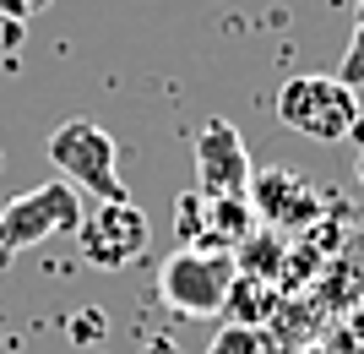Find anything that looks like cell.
<instances>
[{"instance_id": "7c38bea8", "label": "cell", "mask_w": 364, "mask_h": 354, "mask_svg": "<svg viewBox=\"0 0 364 354\" xmlns=\"http://www.w3.org/2000/svg\"><path fill=\"white\" fill-rule=\"evenodd\" d=\"M337 82H348L353 93L364 88V0H353V33L343 49V66H337Z\"/></svg>"}, {"instance_id": "277c9868", "label": "cell", "mask_w": 364, "mask_h": 354, "mask_svg": "<svg viewBox=\"0 0 364 354\" xmlns=\"http://www.w3.org/2000/svg\"><path fill=\"white\" fill-rule=\"evenodd\" d=\"M234 256L228 251H174L164 267H158V294H164V306H174L180 316L191 322H207L218 316L228 300V283H234Z\"/></svg>"}, {"instance_id": "3957f363", "label": "cell", "mask_w": 364, "mask_h": 354, "mask_svg": "<svg viewBox=\"0 0 364 354\" xmlns=\"http://www.w3.org/2000/svg\"><path fill=\"white\" fill-rule=\"evenodd\" d=\"M82 218H87L82 213V191L71 180H44L33 191H22V197H11L0 207V267L11 262L16 251L49 240V234H76Z\"/></svg>"}, {"instance_id": "9a60e30c", "label": "cell", "mask_w": 364, "mask_h": 354, "mask_svg": "<svg viewBox=\"0 0 364 354\" xmlns=\"http://www.w3.org/2000/svg\"><path fill=\"white\" fill-rule=\"evenodd\" d=\"M28 38V22H16V16H0V49H22Z\"/></svg>"}, {"instance_id": "8fae6325", "label": "cell", "mask_w": 364, "mask_h": 354, "mask_svg": "<svg viewBox=\"0 0 364 354\" xmlns=\"http://www.w3.org/2000/svg\"><path fill=\"white\" fill-rule=\"evenodd\" d=\"M174 218H180V224H174V229H180V246L196 251L201 234H207V197H201V191H185V197L174 202Z\"/></svg>"}, {"instance_id": "5bb4252c", "label": "cell", "mask_w": 364, "mask_h": 354, "mask_svg": "<svg viewBox=\"0 0 364 354\" xmlns=\"http://www.w3.org/2000/svg\"><path fill=\"white\" fill-rule=\"evenodd\" d=\"M55 0H0V16H16V22H38Z\"/></svg>"}, {"instance_id": "ba28073f", "label": "cell", "mask_w": 364, "mask_h": 354, "mask_svg": "<svg viewBox=\"0 0 364 354\" xmlns=\"http://www.w3.org/2000/svg\"><path fill=\"white\" fill-rule=\"evenodd\" d=\"M250 229H256L250 197H207V234H201L196 251H228V256H234V246H240Z\"/></svg>"}, {"instance_id": "30bf717a", "label": "cell", "mask_w": 364, "mask_h": 354, "mask_svg": "<svg viewBox=\"0 0 364 354\" xmlns=\"http://www.w3.org/2000/svg\"><path fill=\"white\" fill-rule=\"evenodd\" d=\"M272 306H277V294H272V283H267V278H245V273H234L223 311H228L240 327H261L267 316H272Z\"/></svg>"}, {"instance_id": "2e32d148", "label": "cell", "mask_w": 364, "mask_h": 354, "mask_svg": "<svg viewBox=\"0 0 364 354\" xmlns=\"http://www.w3.org/2000/svg\"><path fill=\"white\" fill-rule=\"evenodd\" d=\"M71 333L76 338H98V333H104V316H87V322H76Z\"/></svg>"}, {"instance_id": "7a4b0ae2", "label": "cell", "mask_w": 364, "mask_h": 354, "mask_svg": "<svg viewBox=\"0 0 364 354\" xmlns=\"http://www.w3.org/2000/svg\"><path fill=\"white\" fill-rule=\"evenodd\" d=\"M277 120L289 125L294 137H310V142H348L353 125L364 120L359 109V93L348 88V82L337 77H289L283 88H277Z\"/></svg>"}, {"instance_id": "6da1fadb", "label": "cell", "mask_w": 364, "mask_h": 354, "mask_svg": "<svg viewBox=\"0 0 364 354\" xmlns=\"http://www.w3.org/2000/svg\"><path fill=\"white\" fill-rule=\"evenodd\" d=\"M49 164L60 170V180H71L76 191H92L98 202H131L120 180V147L98 120H60L44 142Z\"/></svg>"}, {"instance_id": "e0dca14e", "label": "cell", "mask_w": 364, "mask_h": 354, "mask_svg": "<svg viewBox=\"0 0 364 354\" xmlns=\"http://www.w3.org/2000/svg\"><path fill=\"white\" fill-rule=\"evenodd\" d=\"M353 175H359V185H364V147H359V164H353Z\"/></svg>"}, {"instance_id": "4fadbf2b", "label": "cell", "mask_w": 364, "mask_h": 354, "mask_svg": "<svg viewBox=\"0 0 364 354\" xmlns=\"http://www.w3.org/2000/svg\"><path fill=\"white\" fill-rule=\"evenodd\" d=\"M207 354H267V338H261L256 327L234 322V327H223V333L213 338V349H207Z\"/></svg>"}, {"instance_id": "8992f818", "label": "cell", "mask_w": 364, "mask_h": 354, "mask_svg": "<svg viewBox=\"0 0 364 354\" xmlns=\"http://www.w3.org/2000/svg\"><path fill=\"white\" fill-rule=\"evenodd\" d=\"M250 153L234 120H207L196 131V191L201 197H245L250 191Z\"/></svg>"}, {"instance_id": "5b68a950", "label": "cell", "mask_w": 364, "mask_h": 354, "mask_svg": "<svg viewBox=\"0 0 364 354\" xmlns=\"http://www.w3.org/2000/svg\"><path fill=\"white\" fill-rule=\"evenodd\" d=\"M152 246V224L136 202H98L82 229H76V251L82 262L98 267V273H120V267H136Z\"/></svg>"}, {"instance_id": "9c48e42d", "label": "cell", "mask_w": 364, "mask_h": 354, "mask_svg": "<svg viewBox=\"0 0 364 354\" xmlns=\"http://www.w3.org/2000/svg\"><path fill=\"white\" fill-rule=\"evenodd\" d=\"M283 256H289V251H283V234L277 229H250L240 246H234V267H240L245 278H267V283L277 278Z\"/></svg>"}, {"instance_id": "52a82bcc", "label": "cell", "mask_w": 364, "mask_h": 354, "mask_svg": "<svg viewBox=\"0 0 364 354\" xmlns=\"http://www.w3.org/2000/svg\"><path fill=\"white\" fill-rule=\"evenodd\" d=\"M245 197H250L256 218L267 229H277V234L304 229V224H316V213H321V191L294 170H256Z\"/></svg>"}]
</instances>
